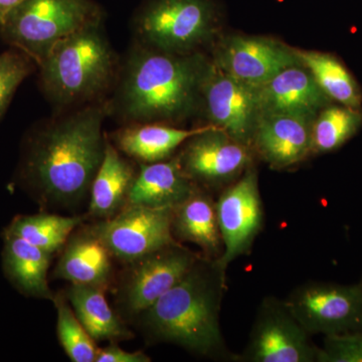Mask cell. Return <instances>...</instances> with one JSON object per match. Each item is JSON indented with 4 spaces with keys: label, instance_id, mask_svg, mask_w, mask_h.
I'll return each instance as SVG.
<instances>
[{
    "label": "cell",
    "instance_id": "obj_1",
    "mask_svg": "<svg viewBox=\"0 0 362 362\" xmlns=\"http://www.w3.org/2000/svg\"><path fill=\"white\" fill-rule=\"evenodd\" d=\"M109 105L90 103L54 119L33 137L25 173L40 201L70 209L84 201L105 156Z\"/></svg>",
    "mask_w": 362,
    "mask_h": 362
},
{
    "label": "cell",
    "instance_id": "obj_2",
    "mask_svg": "<svg viewBox=\"0 0 362 362\" xmlns=\"http://www.w3.org/2000/svg\"><path fill=\"white\" fill-rule=\"evenodd\" d=\"M209 65L202 52L173 54L136 42L121 71L113 107L129 124L187 120L202 110Z\"/></svg>",
    "mask_w": 362,
    "mask_h": 362
},
{
    "label": "cell",
    "instance_id": "obj_3",
    "mask_svg": "<svg viewBox=\"0 0 362 362\" xmlns=\"http://www.w3.org/2000/svg\"><path fill=\"white\" fill-rule=\"evenodd\" d=\"M226 272L216 259L201 256L180 282L136 317L154 342L173 343L197 356L232 359L221 329Z\"/></svg>",
    "mask_w": 362,
    "mask_h": 362
},
{
    "label": "cell",
    "instance_id": "obj_4",
    "mask_svg": "<svg viewBox=\"0 0 362 362\" xmlns=\"http://www.w3.org/2000/svg\"><path fill=\"white\" fill-rule=\"evenodd\" d=\"M102 23L59 40L39 66L42 89L57 107L92 103L115 80L118 62Z\"/></svg>",
    "mask_w": 362,
    "mask_h": 362
},
{
    "label": "cell",
    "instance_id": "obj_5",
    "mask_svg": "<svg viewBox=\"0 0 362 362\" xmlns=\"http://www.w3.org/2000/svg\"><path fill=\"white\" fill-rule=\"evenodd\" d=\"M216 0H143L133 18L137 42L173 54L201 52L220 32Z\"/></svg>",
    "mask_w": 362,
    "mask_h": 362
},
{
    "label": "cell",
    "instance_id": "obj_6",
    "mask_svg": "<svg viewBox=\"0 0 362 362\" xmlns=\"http://www.w3.org/2000/svg\"><path fill=\"white\" fill-rule=\"evenodd\" d=\"M103 18L94 0H23L0 23V32L40 66L59 40Z\"/></svg>",
    "mask_w": 362,
    "mask_h": 362
},
{
    "label": "cell",
    "instance_id": "obj_7",
    "mask_svg": "<svg viewBox=\"0 0 362 362\" xmlns=\"http://www.w3.org/2000/svg\"><path fill=\"white\" fill-rule=\"evenodd\" d=\"M201 258L176 242L126 264L116 304L124 319H135L175 287Z\"/></svg>",
    "mask_w": 362,
    "mask_h": 362
},
{
    "label": "cell",
    "instance_id": "obj_8",
    "mask_svg": "<svg viewBox=\"0 0 362 362\" xmlns=\"http://www.w3.org/2000/svg\"><path fill=\"white\" fill-rule=\"evenodd\" d=\"M318 349L285 300L267 297L257 312L247 347L235 361L316 362Z\"/></svg>",
    "mask_w": 362,
    "mask_h": 362
},
{
    "label": "cell",
    "instance_id": "obj_9",
    "mask_svg": "<svg viewBox=\"0 0 362 362\" xmlns=\"http://www.w3.org/2000/svg\"><path fill=\"white\" fill-rule=\"evenodd\" d=\"M173 209L128 206L89 228L113 258L128 264L177 242L173 233Z\"/></svg>",
    "mask_w": 362,
    "mask_h": 362
},
{
    "label": "cell",
    "instance_id": "obj_10",
    "mask_svg": "<svg viewBox=\"0 0 362 362\" xmlns=\"http://www.w3.org/2000/svg\"><path fill=\"white\" fill-rule=\"evenodd\" d=\"M285 303L310 335L362 330V284L307 283Z\"/></svg>",
    "mask_w": 362,
    "mask_h": 362
},
{
    "label": "cell",
    "instance_id": "obj_11",
    "mask_svg": "<svg viewBox=\"0 0 362 362\" xmlns=\"http://www.w3.org/2000/svg\"><path fill=\"white\" fill-rule=\"evenodd\" d=\"M177 157L190 180L204 189H213L226 188L239 180L254 165L255 153L247 145L209 124L182 145Z\"/></svg>",
    "mask_w": 362,
    "mask_h": 362
},
{
    "label": "cell",
    "instance_id": "obj_12",
    "mask_svg": "<svg viewBox=\"0 0 362 362\" xmlns=\"http://www.w3.org/2000/svg\"><path fill=\"white\" fill-rule=\"evenodd\" d=\"M216 204L223 244V255L216 262L226 271L235 259L251 252L255 240L263 230L264 207L254 165L226 187Z\"/></svg>",
    "mask_w": 362,
    "mask_h": 362
},
{
    "label": "cell",
    "instance_id": "obj_13",
    "mask_svg": "<svg viewBox=\"0 0 362 362\" xmlns=\"http://www.w3.org/2000/svg\"><path fill=\"white\" fill-rule=\"evenodd\" d=\"M211 62L220 70L254 87L286 68L299 65L295 47L272 37L230 35L214 42Z\"/></svg>",
    "mask_w": 362,
    "mask_h": 362
},
{
    "label": "cell",
    "instance_id": "obj_14",
    "mask_svg": "<svg viewBox=\"0 0 362 362\" xmlns=\"http://www.w3.org/2000/svg\"><path fill=\"white\" fill-rule=\"evenodd\" d=\"M202 110L209 124L225 131L251 148L259 113L258 87H254L214 66L211 59L202 85Z\"/></svg>",
    "mask_w": 362,
    "mask_h": 362
},
{
    "label": "cell",
    "instance_id": "obj_15",
    "mask_svg": "<svg viewBox=\"0 0 362 362\" xmlns=\"http://www.w3.org/2000/svg\"><path fill=\"white\" fill-rule=\"evenodd\" d=\"M313 120L293 114H262L252 136L255 156L275 170L292 168L313 156Z\"/></svg>",
    "mask_w": 362,
    "mask_h": 362
},
{
    "label": "cell",
    "instance_id": "obj_16",
    "mask_svg": "<svg viewBox=\"0 0 362 362\" xmlns=\"http://www.w3.org/2000/svg\"><path fill=\"white\" fill-rule=\"evenodd\" d=\"M258 103L261 115L281 113L315 118L319 112L334 102L324 94L310 71L299 64L279 71L259 86Z\"/></svg>",
    "mask_w": 362,
    "mask_h": 362
},
{
    "label": "cell",
    "instance_id": "obj_17",
    "mask_svg": "<svg viewBox=\"0 0 362 362\" xmlns=\"http://www.w3.org/2000/svg\"><path fill=\"white\" fill-rule=\"evenodd\" d=\"M112 255L89 226L81 228L66 240L54 268V278L71 284L88 285L106 290L113 278Z\"/></svg>",
    "mask_w": 362,
    "mask_h": 362
},
{
    "label": "cell",
    "instance_id": "obj_18",
    "mask_svg": "<svg viewBox=\"0 0 362 362\" xmlns=\"http://www.w3.org/2000/svg\"><path fill=\"white\" fill-rule=\"evenodd\" d=\"M197 187L194 181L183 173L177 156L168 160L140 163L128 192L125 206L175 209Z\"/></svg>",
    "mask_w": 362,
    "mask_h": 362
},
{
    "label": "cell",
    "instance_id": "obj_19",
    "mask_svg": "<svg viewBox=\"0 0 362 362\" xmlns=\"http://www.w3.org/2000/svg\"><path fill=\"white\" fill-rule=\"evenodd\" d=\"M209 125L185 129L164 123H133L116 130L110 141L124 156L140 163H153L173 157L177 148Z\"/></svg>",
    "mask_w": 362,
    "mask_h": 362
},
{
    "label": "cell",
    "instance_id": "obj_20",
    "mask_svg": "<svg viewBox=\"0 0 362 362\" xmlns=\"http://www.w3.org/2000/svg\"><path fill=\"white\" fill-rule=\"evenodd\" d=\"M173 233L178 243H192L201 247L207 258L216 259L223 255L216 204L204 188L197 187L175 207Z\"/></svg>",
    "mask_w": 362,
    "mask_h": 362
},
{
    "label": "cell",
    "instance_id": "obj_21",
    "mask_svg": "<svg viewBox=\"0 0 362 362\" xmlns=\"http://www.w3.org/2000/svg\"><path fill=\"white\" fill-rule=\"evenodd\" d=\"M136 173L135 166L107 136L104 159L90 187L88 216L103 221L118 214L125 206Z\"/></svg>",
    "mask_w": 362,
    "mask_h": 362
},
{
    "label": "cell",
    "instance_id": "obj_22",
    "mask_svg": "<svg viewBox=\"0 0 362 362\" xmlns=\"http://www.w3.org/2000/svg\"><path fill=\"white\" fill-rule=\"evenodd\" d=\"M4 265L7 277L23 294L40 299L54 300L47 281L51 252L6 233Z\"/></svg>",
    "mask_w": 362,
    "mask_h": 362
},
{
    "label": "cell",
    "instance_id": "obj_23",
    "mask_svg": "<svg viewBox=\"0 0 362 362\" xmlns=\"http://www.w3.org/2000/svg\"><path fill=\"white\" fill-rule=\"evenodd\" d=\"M65 295L76 316L95 341L118 342L134 337L121 316L112 310L105 290L71 284Z\"/></svg>",
    "mask_w": 362,
    "mask_h": 362
},
{
    "label": "cell",
    "instance_id": "obj_24",
    "mask_svg": "<svg viewBox=\"0 0 362 362\" xmlns=\"http://www.w3.org/2000/svg\"><path fill=\"white\" fill-rule=\"evenodd\" d=\"M295 52L326 96L343 106L362 109V90L358 83L334 54L296 47Z\"/></svg>",
    "mask_w": 362,
    "mask_h": 362
},
{
    "label": "cell",
    "instance_id": "obj_25",
    "mask_svg": "<svg viewBox=\"0 0 362 362\" xmlns=\"http://www.w3.org/2000/svg\"><path fill=\"white\" fill-rule=\"evenodd\" d=\"M362 126V109L330 104L312 122V156L329 153L342 147Z\"/></svg>",
    "mask_w": 362,
    "mask_h": 362
},
{
    "label": "cell",
    "instance_id": "obj_26",
    "mask_svg": "<svg viewBox=\"0 0 362 362\" xmlns=\"http://www.w3.org/2000/svg\"><path fill=\"white\" fill-rule=\"evenodd\" d=\"M84 220L82 216L51 214L21 216L14 218L6 233L54 254L65 246L71 233Z\"/></svg>",
    "mask_w": 362,
    "mask_h": 362
},
{
    "label": "cell",
    "instance_id": "obj_27",
    "mask_svg": "<svg viewBox=\"0 0 362 362\" xmlns=\"http://www.w3.org/2000/svg\"><path fill=\"white\" fill-rule=\"evenodd\" d=\"M52 302L58 313L57 332L62 347L74 362H96V341L90 337L84 326L71 310L65 294L54 295Z\"/></svg>",
    "mask_w": 362,
    "mask_h": 362
},
{
    "label": "cell",
    "instance_id": "obj_28",
    "mask_svg": "<svg viewBox=\"0 0 362 362\" xmlns=\"http://www.w3.org/2000/svg\"><path fill=\"white\" fill-rule=\"evenodd\" d=\"M33 62L28 54L18 49L0 54V119L18 86L33 71Z\"/></svg>",
    "mask_w": 362,
    "mask_h": 362
},
{
    "label": "cell",
    "instance_id": "obj_29",
    "mask_svg": "<svg viewBox=\"0 0 362 362\" xmlns=\"http://www.w3.org/2000/svg\"><path fill=\"white\" fill-rule=\"evenodd\" d=\"M316 362H362V330L324 337Z\"/></svg>",
    "mask_w": 362,
    "mask_h": 362
},
{
    "label": "cell",
    "instance_id": "obj_30",
    "mask_svg": "<svg viewBox=\"0 0 362 362\" xmlns=\"http://www.w3.org/2000/svg\"><path fill=\"white\" fill-rule=\"evenodd\" d=\"M151 358L142 351L129 352L111 343L98 350L96 362H150Z\"/></svg>",
    "mask_w": 362,
    "mask_h": 362
},
{
    "label": "cell",
    "instance_id": "obj_31",
    "mask_svg": "<svg viewBox=\"0 0 362 362\" xmlns=\"http://www.w3.org/2000/svg\"><path fill=\"white\" fill-rule=\"evenodd\" d=\"M23 1V0H0V23L4 21L7 14L20 6Z\"/></svg>",
    "mask_w": 362,
    "mask_h": 362
}]
</instances>
